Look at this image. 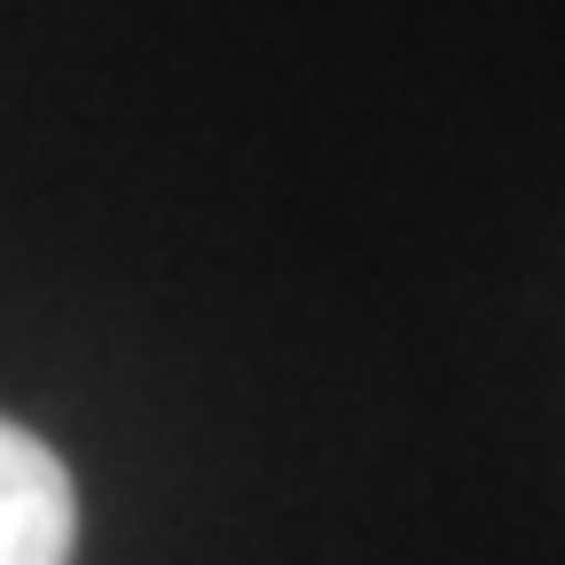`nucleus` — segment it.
I'll return each instance as SVG.
<instances>
[{
    "label": "nucleus",
    "instance_id": "1",
    "mask_svg": "<svg viewBox=\"0 0 565 565\" xmlns=\"http://www.w3.org/2000/svg\"><path fill=\"white\" fill-rule=\"evenodd\" d=\"M79 542V494L63 456L0 416V565H71Z\"/></svg>",
    "mask_w": 565,
    "mask_h": 565
}]
</instances>
